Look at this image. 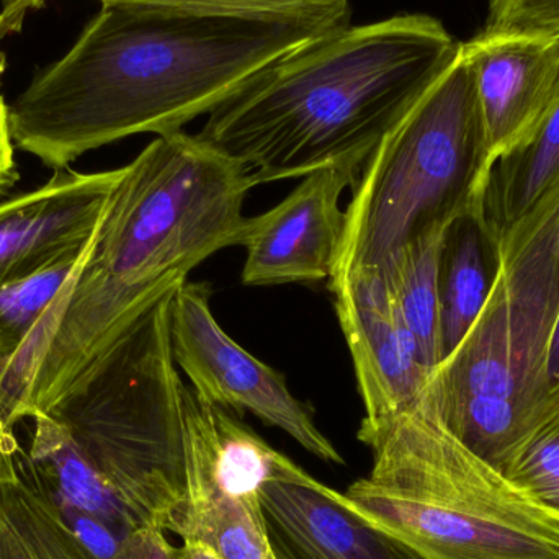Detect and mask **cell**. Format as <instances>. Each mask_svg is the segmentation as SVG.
I'll return each instance as SVG.
<instances>
[{
    "instance_id": "603a6c76",
    "label": "cell",
    "mask_w": 559,
    "mask_h": 559,
    "mask_svg": "<svg viewBox=\"0 0 559 559\" xmlns=\"http://www.w3.org/2000/svg\"><path fill=\"white\" fill-rule=\"evenodd\" d=\"M538 393H540L544 413L548 403L559 396V309L554 325H551L550 335H548L544 360H542Z\"/></svg>"
},
{
    "instance_id": "9a60e30c",
    "label": "cell",
    "mask_w": 559,
    "mask_h": 559,
    "mask_svg": "<svg viewBox=\"0 0 559 559\" xmlns=\"http://www.w3.org/2000/svg\"><path fill=\"white\" fill-rule=\"evenodd\" d=\"M495 249L475 212L449 226L440 255V350L453 354L481 314L495 278ZM440 361V364H442Z\"/></svg>"
},
{
    "instance_id": "52a82bcc",
    "label": "cell",
    "mask_w": 559,
    "mask_h": 559,
    "mask_svg": "<svg viewBox=\"0 0 559 559\" xmlns=\"http://www.w3.org/2000/svg\"><path fill=\"white\" fill-rule=\"evenodd\" d=\"M189 528L222 559H269L259 491L274 473L278 450L233 411L182 388Z\"/></svg>"
},
{
    "instance_id": "7402d4cb",
    "label": "cell",
    "mask_w": 559,
    "mask_h": 559,
    "mask_svg": "<svg viewBox=\"0 0 559 559\" xmlns=\"http://www.w3.org/2000/svg\"><path fill=\"white\" fill-rule=\"evenodd\" d=\"M115 559H179V548L167 540L160 525H144L124 538Z\"/></svg>"
},
{
    "instance_id": "8fae6325",
    "label": "cell",
    "mask_w": 559,
    "mask_h": 559,
    "mask_svg": "<svg viewBox=\"0 0 559 559\" xmlns=\"http://www.w3.org/2000/svg\"><path fill=\"white\" fill-rule=\"evenodd\" d=\"M328 286L354 361L364 419H384L414 406L432 373L401 322L386 274L358 271Z\"/></svg>"
},
{
    "instance_id": "ba28073f",
    "label": "cell",
    "mask_w": 559,
    "mask_h": 559,
    "mask_svg": "<svg viewBox=\"0 0 559 559\" xmlns=\"http://www.w3.org/2000/svg\"><path fill=\"white\" fill-rule=\"evenodd\" d=\"M212 296L210 283L187 280L174 293L170 306L174 358L192 390L233 413L254 414L322 462L345 465L344 456L316 426L311 406L289 391L285 377L249 354L219 325Z\"/></svg>"
},
{
    "instance_id": "d4e9b609",
    "label": "cell",
    "mask_w": 559,
    "mask_h": 559,
    "mask_svg": "<svg viewBox=\"0 0 559 559\" xmlns=\"http://www.w3.org/2000/svg\"><path fill=\"white\" fill-rule=\"evenodd\" d=\"M20 453H22V447L16 440L15 429L7 426L0 413V492L3 486L19 473Z\"/></svg>"
},
{
    "instance_id": "3957f363",
    "label": "cell",
    "mask_w": 559,
    "mask_h": 559,
    "mask_svg": "<svg viewBox=\"0 0 559 559\" xmlns=\"http://www.w3.org/2000/svg\"><path fill=\"white\" fill-rule=\"evenodd\" d=\"M174 293L121 335L78 393L29 419L23 466L97 559H115L144 525L180 538L189 528Z\"/></svg>"
},
{
    "instance_id": "44dd1931",
    "label": "cell",
    "mask_w": 559,
    "mask_h": 559,
    "mask_svg": "<svg viewBox=\"0 0 559 559\" xmlns=\"http://www.w3.org/2000/svg\"><path fill=\"white\" fill-rule=\"evenodd\" d=\"M485 29L559 38V0H488Z\"/></svg>"
},
{
    "instance_id": "2e32d148",
    "label": "cell",
    "mask_w": 559,
    "mask_h": 559,
    "mask_svg": "<svg viewBox=\"0 0 559 559\" xmlns=\"http://www.w3.org/2000/svg\"><path fill=\"white\" fill-rule=\"evenodd\" d=\"M447 229L414 242L383 269L401 322L430 373L442 361L439 271Z\"/></svg>"
},
{
    "instance_id": "ffe728a7",
    "label": "cell",
    "mask_w": 559,
    "mask_h": 559,
    "mask_svg": "<svg viewBox=\"0 0 559 559\" xmlns=\"http://www.w3.org/2000/svg\"><path fill=\"white\" fill-rule=\"evenodd\" d=\"M102 5L134 3V5L174 7L222 15L251 19L293 20L321 28L341 29L348 26V0H98Z\"/></svg>"
},
{
    "instance_id": "9c48e42d",
    "label": "cell",
    "mask_w": 559,
    "mask_h": 559,
    "mask_svg": "<svg viewBox=\"0 0 559 559\" xmlns=\"http://www.w3.org/2000/svg\"><path fill=\"white\" fill-rule=\"evenodd\" d=\"M361 164L338 163L309 174L278 205L248 219L242 283L249 286L329 282L345 233L342 193Z\"/></svg>"
},
{
    "instance_id": "e0dca14e",
    "label": "cell",
    "mask_w": 559,
    "mask_h": 559,
    "mask_svg": "<svg viewBox=\"0 0 559 559\" xmlns=\"http://www.w3.org/2000/svg\"><path fill=\"white\" fill-rule=\"evenodd\" d=\"M0 559H97L29 478L22 453L19 473L0 492Z\"/></svg>"
},
{
    "instance_id": "277c9868",
    "label": "cell",
    "mask_w": 559,
    "mask_h": 559,
    "mask_svg": "<svg viewBox=\"0 0 559 559\" xmlns=\"http://www.w3.org/2000/svg\"><path fill=\"white\" fill-rule=\"evenodd\" d=\"M460 45L429 15L335 29L259 72L197 136L241 163L254 187L365 166Z\"/></svg>"
},
{
    "instance_id": "83f0119b",
    "label": "cell",
    "mask_w": 559,
    "mask_h": 559,
    "mask_svg": "<svg viewBox=\"0 0 559 559\" xmlns=\"http://www.w3.org/2000/svg\"><path fill=\"white\" fill-rule=\"evenodd\" d=\"M269 559H275V558H274V555H271V557H269Z\"/></svg>"
},
{
    "instance_id": "4316f807",
    "label": "cell",
    "mask_w": 559,
    "mask_h": 559,
    "mask_svg": "<svg viewBox=\"0 0 559 559\" xmlns=\"http://www.w3.org/2000/svg\"><path fill=\"white\" fill-rule=\"evenodd\" d=\"M5 66H7L5 55H3L2 51H0V82H2V75H3V72H5Z\"/></svg>"
},
{
    "instance_id": "f1b7e54d",
    "label": "cell",
    "mask_w": 559,
    "mask_h": 559,
    "mask_svg": "<svg viewBox=\"0 0 559 559\" xmlns=\"http://www.w3.org/2000/svg\"><path fill=\"white\" fill-rule=\"evenodd\" d=\"M48 2H49V0H48Z\"/></svg>"
},
{
    "instance_id": "cb8c5ba5",
    "label": "cell",
    "mask_w": 559,
    "mask_h": 559,
    "mask_svg": "<svg viewBox=\"0 0 559 559\" xmlns=\"http://www.w3.org/2000/svg\"><path fill=\"white\" fill-rule=\"evenodd\" d=\"M12 133H10L9 107L0 97V195L19 180L15 157H13Z\"/></svg>"
},
{
    "instance_id": "7c38bea8",
    "label": "cell",
    "mask_w": 559,
    "mask_h": 559,
    "mask_svg": "<svg viewBox=\"0 0 559 559\" xmlns=\"http://www.w3.org/2000/svg\"><path fill=\"white\" fill-rule=\"evenodd\" d=\"M118 176L120 169L62 167L38 189L0 203V286L82 254Z\"/></svg>"
},
{
    "instance_id": "8992f818",
    "label": "cell",
    "mask_w": 559,
    "mask_h": 559,
    "mask_svg": "<svg viewBox=\"0 0 559 559\" xmlns=\"http://www.w3.org/2000/svg\"><path fill=\"white\" fill-rule=\"evenodd\" d=\"M486 173L478 98L459 52L361 167L328 283L383 271L414 242L475 212Z\"/></svg>"
},
{
    "instance_id": "6da1fadb",
    "label": "cell",
    "mask_w": 559,
    "mask_h": 559,
    "mask_svg": "<svg viewBox=\"0 0 559 559\" xmlns=\"http://www.w3.org/2000/svg\"><path fill=\"white\" fill-rule=\"evenodd\" d=\"M248 169L199 136H157L128 166L71 277L22 347L0 361L15 429L78 393L121 335L206 259L241 246Z\"/></svg>"
},
{
    "instance_id": "d6986e66",
    "label": "cell",
    "mask_w": 559,
    "mask_h": 559,
    "mask_svg": "<svg viewBox=\"0 0 559 559\" xmlns=\"http://www.w3.org/2000/svg\"><path fill=\"white\" fill-rule=\"evenodd\" d=\"M82 254L32 277L0 286V361L12 357L22 347L49 302L78 267Z\"/></svg>"
},
{
    "instance_id": "4fadbf2b",
    "label": "cell",
    "mask_w": 559,
    "mask_h": 559,
    "mask_svg": "<svg viewBox=\"0 0 559 559\" xmlns=\"http://www.w3.org/2000/svg\"><path fill=\"white\" fill-rule=\"evenodd\" d=\"M259 501L275 559H424L342 504L334 489L283 453Z\"/></svg>"
},
{
    "instance_id": "5bb4252c",
    "label": "cell",
    "mask_w": 559,
    "mask_h": 559,
    "mask_svg": "<svg viewBox=\"0 0 559 559\" xmlns=\"http://www.w3.org/2000/svg\"><path fill=\"white\" fill-rule=\"evenodd\" d=\"M559 189V87L554 104L521 146L492 164L475 213L492 249Z\"/></svg>"
},
{
    "instance_id": "30bf717a",
    "label": "cell",
    "mask_w": 559,
    "mask_h": 559,
    "mask_svg": "<svg viewBox=\"0 0 559 559\" xmlns=\"http://www.w3.org/2000/svg\"><path fill=\"white\" fill-rule=\"evenodd\" d=\"M460 55L475 84L489 173L496 160L528 140L554 104L559 38L485 29L462 43Z\"/></svg>"
},
{
    "instance_id": "ac0fdd59",
    "label": "cell",
    "mask_w": 559,
    "mask_h": 559,
    "mask_svg": "<svg viewBox=\"0 0 559 559\" xmlns=\"http://www.w3.org/2000/svg\"><path fill=\"white\" fill-rule=\"evenodd\" d=\"M504 475L559 521V396L550 401L540 420L515 447Z\"/></svg>"
},
{
    "instance_id": "5b68a950",
    "label": "cell",
    "mask_w": 559,
    "mask_h": 559,
    "mask_svg": "<svg viewBox=\"0 0 559 559\" xmlns=\"http://www.w3.org/2000/svg\"><path fill=\"white\" fill-rule=\"evenodd\" d=\"M357 439L373 466L335 498L424 559H559V521L463 445L424 394L361 420Z\"/></svg>"
},
{
    "instance_id": "484cf974",
    "label": "cell",
    "mask_w": 559,
    "mask_h": 559,
    "mask_svg": "<svg viewBox=\"0 0 559 559\" xmlns=\"http://www.w3.org/2000/svg\"><path fill=\"white\" fill-rule=\"evenodd\" d=\"M179 559H222V557L205 542L187 538L183 540L182 548H179Z\"/></svg>"
},
{
    "instance_id": "7a4b0ae2",
    "label": "cell",
    "mask_w": 559,
    "mask_h": 559,
    "mask_svg": "<svg viewBox=\"0 0 559 559\" xmlns=\"http://www.w3.org/2000/svg\"><path fill=\"white\" fill-rule=\"evenodd\" d=\"M328 33L293 20L104 5L9 107L13 144L56 170L134 134L182 131Z\"/></svg>"
}]
</instances>
